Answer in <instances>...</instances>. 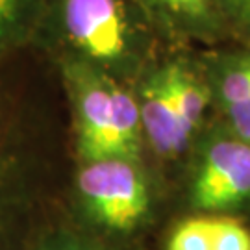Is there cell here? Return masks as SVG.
I'll list each match as a JSON object with an SVG mask.
<instances>
[{"label":"cell","instance_id":"obj_1","mask_svg":"<svg viewBox=\"0 0 250 250\" xmlns=\"http://www.w3.org/2000/svg\"><path fill=\"white\" fill-rule=\"evenodd\" d=\"M37 41L130 85L161 46L135 0H46Z\"/></svg>","mask_w":250,"mask_h":250},{"label":"cell","instance_id":"obj_2","mask_svg":"<svg viewBox=\"0 0 250 250\" xmlns=\"http://www.w3.org/2000/svg\"><path fill=\"white\" fill-rule=\"evenodd\" d=\"M145 152L161 163L186 161L211 119V99L197 58L184 50L158 56L132 83Z\"/></svg>","mask_w":250,"mask_h":250},{"label":"cell","instance_id":"obj_3","mask_svg":"<svg viewBox=\"0 0 250 250\" xmlns=\"http://www.w3.org/2000/svg\"><path fill=\"white\" fill-rule=\"evenodd\" d=\"M71 106L76 161L145 158L139 109L130 83L72 58H54Z\"/></svg>","mask_w":250,"mask_h":250},{"label":"cell","instance_id":"obj_4","mask_svg":"<svg viewBox=\"0 0 250 250\" xmlns=\"http://www.w3.org/2000/svg\"><path fill=\"white\" fill-rule=\"evenodd\" d=\"M72 195L83 230L125 243L150 223L154 184L139 156H104L76 161Z\"/></svg>","mask_w":250,"mask_h":250},{"label":"cell","instance_id":"obj_5","mask_svg":"<svg viewBox=\"0 0 250 250\" xmlns=\"http://www.w3.org/2000/svg\"><path fill=\"white\" fill-rule=\"evenodd\" d=\"M186 198L195 213L250 211V141L215 117L208 121L186 158Z\"/></svg>","mask_w":250,"mask_h":250},{"label":"cell","instance_id":"obj_6","mask_svg":"<svg viewBox=\"0 0 250 250\" xmlns=\"http://www.w3.org/2000/svg\"><path fill=\"white\" fill-rule=\"evenodd\" d=\"M213 117L250 141V46L219 45L195 54Z\"/></svg>","mask_w":250,"mask_h":250},{"label":"cell","instance_id":"obj_7","mask_svg":"<svg viewBox=\"0 0 250 250\" xmlns=\"http://www.w3.org/2000/svg\"><path fill=\"white\" fill-rule=\"evenodd\" d=\"M161 45L211 46L224 45L230 37L217 0H135Z\"/></svg>","mask_w":250,"mask_h":250},{"label":"cell","instance_id":"obj_8","mask_svg":"<svg viewBox=\"0 0 250 250\" xmlns=\"http://www.w3.org/2000/svg\"><path fill=\"white\" fill-rule=\"evenodd\" d=\"M165 250H250V228L241 217L193 213L170 228Z\"/></svg>","mask_w":250,"mask_h":250},{"label":"cell","instance_id":"obj_9","mask_svg":"<svg viewBox=\"0 0 250 250\" xmlns=\"http://www.w3.org/2000/svg\"><path fill=\"white\" fill-rule=\"evenodd\" d=\"M46 0H0V60L36 43Z\"/></svg>","mask_w":250,"mask_h":250},{"label":"cell","instance_id":"obj_10","mask_svg":"<svg viewBox=\"0 0 250 250\" xmlns=\"http://www.w3.org/2000/svg\"><path fill=\"white\" fill-rule=\"evenodd\" d=\"M30 250H137L126 243H113L83 228H52L37 237Z\"/></svg>","mask_w":250,"mask_h":250},{"label":"cell","instance_id":"obj_11","mask_svg":"<svg viewBox=\"0 0 250 250\" xmlns=\"http://www.w3.org/2000/svg\"><path fill=\"white\" fill-rule=\"evenodd\" d=\"M228 37L250 46V0H217Z\"/></svg>","mask_w":250,"mask_h":250},{"label":"cell","instance_id":"obj_12","mask_svg":"<svg viewBox=\"0 0 250 250\" xmlns=\"http://www.w3.org/2000/svg\"><path fill=\"white\" fill-rule=\"evenodd\" d=\"M17 156H15V150L9 143L6 126H4L2 117H0V226H2L4 213L8 209L13 184L17 178Z\"/></svg>","mask_w":250,"mask_h":250}]
</instances>
